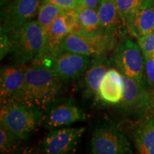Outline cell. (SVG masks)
Returning a JSON list of instances; mask_svg holds the SVG:
<instances>
[{"label": "cell", "instance_id": "cell-10", "mask_svg": "<svg viewBox=\"0 0 154 154\" xmlns=\"http://www.w3.org/2000/svg\"><path fill=\"white\" fill-rule=\"evenodd\" d=\"M85 127L61 128L50 131L39 144L40 153L46 154L72 153L76 151Z\"/></svg>", "mask_w": 154, "mask_h": 154}, {"label": "cell", "instance_id": "cell-12", "mask_svg": "<svg viewBox=\"0 0 154 154\" xmlns=\"http://www.w3.org/2000/svg\"><path fill=\"white\" fill-rule=\"evenodd\" d=\"M77 32L78 22L76 10L75 9L65 10L56 19L48 30L44 54L40 61L51 57L60 51L61 43L65 36L71 32Z\"/></svg>", "mask_w": 154, "mask_h": 154}, {"label": "cell", "instance_id": "cell-19", "mask_svg": "<svg viewBox=\"0 0 154 154\" xmlns=\"http://www.w3.org/2000/svg\"><path fill=\"white\" fill-rule=\"evenodd\" d=\"M75 10L78 22L77 32L86 34H96L104 32L96 9L80 5L75 8Z\"/></svg>", "mask_w": 154, "mask_h": 154}, {"label": "cell", "instance_id": "cell-11", "mask_svg": "<svg viewBox=\"0 0 154 154\" xmlns=\"http://www.w3.org/2000/svg\"><path fill=\"white\" fill-rule=\"evenodd\" d=\"M41 0H13L2 7L1 30L9 33L36 16Z\"/></svg>", "mask_w": 154, "mask_h": 154}, {"label": "cell", "instance_id": "cell-3", "mask_svg": "<svg viewBox=\"0 0 154 154\" xmlns=\"http://www.w3.org/2000/svg\"><path fill=\"white\" fill-rule=\"evenodd\" d=\"M43 111L19 102L1 104L0 126L21 140L27 139L42 124Z\"/></svg>", "mask_w": 154, "mask_h": 154}, {"label": "cell", "instance_id": "cell-27", "mask_svg": "<svg viewBox=\"0 0 154 154\" xmlns=\"http://www.w3.org/2000/svg\"><path fill=\"white\" fill-rule=\"evenodd\" d=\"M82 5L86 6L98 10L101 0H79Z\"/></svg>", "mask_w": 154, "mask_h": 154}, {"label": "cell", "instance_id": "cell-16", "mask_svg": "<svg viewBox=\"0 0 154 154\" xmlns=\"http://www.w3.org/2000/svg\"><path fill=\"white\" fill-rule=\"evenodd\" d=\"M128 29V32L137 38L154 31V0H145Z\"/></svg>", "mask_w": 154, "mask_h": 154}, {"label": "cell", "instance_id": "cell-21", "mask_svg": "<svg viewBox=\"0 0 154 154\" xmlns=\"http://www.w3.org/2000/svg\"><path fill=\"white\" fill-rule=\"evenodd\" d=\"M115 2L121 17L128 26L145 0H115Z\"/></svg>", "mask_w": 154, "mask_h": 154}, {"label": "cell", "instance_id": "cell-18", "mask_svg": "<svg viewBox=\"0 0 154 154\" xmlns=\"http://www.w3.org/2000/svg\"><path fill=\"white\" fill-rule=\"evenodd\" d=\"M135 146L138 153L154 154V116L143 119L134 133Z\"/></svg>", "mask_w": 154, "mask_h": 154}, {"label": "cell", "instance_id": "cell-20", "mask_svg": "<svg viewBox=\"0 0 154 154\" xmlns=\"http://www.w3.org/2000/svg\"><path fill=\"white\" fill-rule=\"evenodd\" d=\"M65 10L58 6L43 0L38 11L37 22L47 34L50 26L59 15Z\"/></svg>", "mask_w": 154, "mask_h": 154}, {"label": "cell", "instance_id": "cell-7", "mask_svg": "<svg viewBox=\"0 0 154 154\" xmlns=\"http://www.w3.org/2000/svg\"><path fill=\"white\" fill-rule=\"evenodd\" d=\"M87 114L71 99H56L43 111L42 124L47 130L67 126L87 119Z\"/></svg>", "mask_w": 154, "mask_h": 154}, {"label": "cell", "instance_id": "cell-6", "mask_svg": "<svg viewBox=\"0 0 154 154\" xmlns=\"http://www.w3.org/2000/svg\"><path fill=\"white\" fill-rule=\"evenodd\" d=\"M90 153L94 154L132 153L126 136L113 124H104L96 128L90 140Z\"/></svg>", "mask_w": 154, "mask_h": 154}, {"label": "cell", "instance_id": "cell-4", "mask_svg": "<svg viewBox=\"0 0 154 154\" xmlns=\"http://www.w3.org/2000/svg\"><path fill=\"white\" fill-rule=\"evenodd\" d=\"M116 41V36L105 31L96 34L71 32L63 38L61 49L91 58L101 57L115 47Z\"/></svg>", "mask_w": 154, "mask_h": 154}, {"label": "cell", "instance_id": "cell-5", "mask_svg": "<svg viewBox=\"0 0 154 154\" xmlns=\"http://www.w3.org/2000/svg\"><path fill=\"white\" fill-rule=\"evenodd\" d=\"M111 61L121 74L147 86L144 57L138 44L129 38H124L114 48Z\"/></svg>", "mask_w": 154, "mask_h": 154}, {"label": "cell", "instance_id": "cell-17", "mask_svg": "<svg viewBox=\"0 0 154 154\" xmlns=\"http://www.w3.org/2000/svg\"><path fill=\"white\" fill-rule=\"evenodd\" d=\"M123 95L121 74L114 69L106 73L99 89L101 101L108 104H118Z\"/></svg>", "mask_w": 154, "mask_h": 154}, {"label": "cell", "instance_id": "cell-8", "mask_svg": "<svg viewBox=\"0 0 154 154\" xmlns=\"http://www.w3.org/2000/svg\"><path fill=\"white\" fill-rule=\"evenodd\" d=\"M92 58L88 56L60 50L51 57L37 63L49 67L63 82L73 81L84 74Z\"/></svg>", "mask_w": 154, "mask_h": 154}, {"label": "cell", "instance_id": "cell-9", "mask_svg": "<svg viewBox=\"0 0 154 154\" xmlns=\"http://www.w3.org/2000/svg\"><path fill=\"white\" fill-rule=\"evenodd\" d=\"M123 95L119 109L126 114L142 118L149 111L150 93L146 86L121 74Z\"/></svg>", "mask_w": 154, "mask_h": 154}, {"label": "cell", "instance_id": "cell-15", "mask_svg": "<svg viewBox=\"0 0 154 154\" xmlns=\"http://www.w3.org/2000/svg\"><path fill=\"white\" fill-rule=\"evenodd\" d=\"M97 11L105 32L116 37H125L128 32V26L121 17L115 0H101Z\"/></svg>", "mask_w": 154, "mask_h": 154}, {"label": "cell", "instance_id": "cell-28", "mask_svg": "<svg viewBox=\"0 0 154 154\" xmlns=\"http://www.w3.org/2000/svg\"><path fill=\"white\" fill-rule=\"evenodd\" d=\"M149 111H151L154 116V91L150 93V106Z\"/></svg>", "mask_w": 154, "mask_h": 154}, {"label": "cell", "instance_id": "cell-22", "mask_svg": "<svg viewBox=\"0 0 154 154\" xmlns=\"http://www.w3.org/2000/svg\"><path fill=\"white\" fill-rule=\"evenodd\" d=\"M21 139L15 136L3 126H0V151L1 153H10L16 149Z\"/></svg>", "mask_w": 154, "mask_h": 154}, {"label": "cell", "instance_id": "cell-14", "mask_svg": "<svg viewBox=\"0 0 154 154\" xmlns=\"http://www.w3.org/2000/svg\"><path fill=\"white\" fill-rule=\"evenodd\" d=\"M112 64L106 56L92 58L89 66L84 72L83 88L86 97L94 98L96 103L101 102L99 96V89L102 80L106 73Z\"/></svg>", "mask_w": 154, "mask_h": 154}, {"label": "cell", "instance_id": "cell-24", "mask_svg": "<svg viewBox=\"0 0 154 154\" xmlns=\"http://www.w3.org/2000/svg\"><path fill=\"white\" fill-rule=\"evenodd\" d=\"M143 57L146 84L154 88V57L143 56Z\"/></svg>", "mask_w": 154, "mask_h": 154}, {"label": "cell", "instance_id": "cell-26", "mask_svg": "<svg viewBox=\"0 0 154 154\" xmlns=\"http://www.w3.org/2000/svg\"><path fill=\"white\" fill-rule=\"evenodd\" d=\"M0 56H1V60L5 58L8 54H9L10 50V45H9V40L8 33L1 30L0 32Z\"/></svg>", "mask_w": 154, "mask_h": 154}, {"label": "cell", "instance_id": "cell-2", "mask_svg": "<svg viewBox=\"0 0 154 154\" xmlns=\"http://www.w3.org/2000/svg\"><path fill=\"white\" fill-rule=\"evenodd\" d=\"M9 54L16 65L37 63L44 54L47 34L37 21H30L9 32Z\"/></svg>", "mask_w": 154, "mask_h": 154}, {"label": "cell", "instance_id": "cell-23", "mask_svg": "<svg viewBox=\"0 0 154 154\" xmlns=\"http://www.w3.org/2000/svg\"><path fill=\"white\" fill-rule=\"evenodd\" d=\"M138 44L143 56L154 57V31L138 38Z\"/></svg>", "mask_w": 154, "mask_h": 154}, {"label": "cell", "instance_id": "cell-1", "mask_svg": "<svg viewBox=\"0 0 154 154\" xmlns=\"http://www.w3.org/2000/svg\"><path fill=\"white\" fill-rule=\"evenodd\" d=\"M63 82L47 65L33 63L25 69L24 88L19 103L44 111L58 99Z\"/></svg>", "mask_w": 154, "mask_h": 154}, {"label": "cell", "instance_id": "cell-13", "mask_svg": "<svg viewBox=\"0 0 154 154\" xmlns=\"http://www.w3.org/2000/svg\"><path fill=\"white\" fill-rule=\"evenodd\" d=\"M25 65L5 66L0 72L1 104L20 101L25 84Z\"/></svg>", "mask_w": 154, "mask_h": 154}, {"label": "cell", "instance_id": "cell-25", "mask_svg": "<svg viewBox=\"0 0 154 154\" xmlns=\"http://www.w3.org/2000/svg\"><path fill=\"white\" fill-rule=\"evenodd\" d=\"M58 6L63 10L74 9L82 5L79 0H45Z\"/></svg>", "mask_w": 154, "mask_h": 154}]
</instances>
